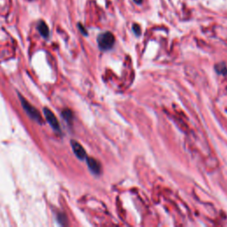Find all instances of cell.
<instances>
[{"label": "cell", "mask_w": 227, "mask_h": 227, "mask_svg": "<svg viewBox=\"0 0 227 227\" xmlns=\"http://www.w3.org/2000/svg\"><path fill=\"white\" fill-rule=\"evenodd\" d=\"M20 98H21V102H22V107H23L24 110L27 112L28 115H29L33 120H35L36 122L41 123L42 117H41V116H40L39 112L37 111L32 105H30L28 101H26L23 97H21V96H20Z\"/></svg>", "instance_id": "7a4b0ae2"}, {"label": "cell", "mask_w": 227, "mask_h": 227, "mask_svg": "<svg viewBox=\"0 0 227 227\" xmlns=\"http://www.w3.org/2000/svg\"><path fill=\"white\" fill-rule=\"evenodd\" d=\"M133 31L135 32V34L136 35H140V28L137 25V24H135L134 26H133Z\"/></svg>", "instance_id": "30bf717a"}, {"label": "cell", "mask_w": 227, "mask_h": 227, "mask_svg": "<svg viewBox=\"0 0 227 227\" xmlns=\"http://www.w3.org/2000/svg\"><path fill=\"white\" fill-rule=\"evenodd\" d=\"M71 146L73 148V151L75 155H77V157L80 160H84L86 158V152L84 149V147L77 141L71 140Z\"/></svg>", "instance_id": "277c9868"}, {"label": "cell", "mask_w": 227, "mask_h": 227, "mask_svg": "<svg viewBox=\"0 0 227 227\" xmlns=\"http://www.w3.org/2000/svg\"><path fill=\"white\" fill-rule=\"evenodd\" d=\"M87 164L91 171L94 174H100L101 171V166L100 162L94 158H87Z\"/></svg>", "instance_id": "5b68a950"}, {"label": "cell", "mask_w": 227, "mask_h": 227, "mask_svg": "<svg viewBox=\"0 0 227 227\" xmlns=\"http://www.w3.org/2000/svg\"><path fill=\"white\" fill-rule=\"evenodd\" d=\"M216 70H217V72L218 74H220V75H227V68H226L225 65L223 64V63L217 64V65L216 66Z\"/></svg>", "instance_id": "52a82bcc"}, {"label": "cell", "mask_w": 227, "mask_h": 227, "mask_svg": "<svg viewBox=\"0 0 227 227\" xmlns=\"http://www.w3.org/2000/svg\"><path fill=\"white\" fill-rule=\"evenodd\" d=\"M37 29H38V31L41 34V36H43L44 37H48V36H49V29H48L47 25L44 22H40L38 23V25H37Z\"/></svg>", "instance_id": "8992f818"}, {"label": "cell", "mask_w": 227, "mask_h": 227, "mask_svg": "<svg viewBox=\"0 0 227 227\" xmlns=\"http://www.w3.org/2000/svg\"><path fill=\"white\" fill-rule=\"evenodd\" d=\"M62 117L67 121V122H70L72 121L73 118V115H72V112L69 109H65L62 111Z\"/></svg>", "instance_id": "ba28073f"}, {"label": "cell", "mask_w": 227, "mask_h": 227, "mask_svg": "<svg viewBox=\"0 0 227 227\" xmlns=\"http://www.w3.org/2000/svg\"><path fill=\"white\" fill-rule=\"evenodd\" d=\"M44 114H45V116L47 120V122L49 123V124L55 130H60L61 127H60V123L57 120L56 116H54V114L48 108H44Z\"/></svg>", "instance_id": "3957f363"}, {"label": "cell", "mask_w": 227, "mask_h": 227, "mask_svg": "<svg viewBox=\"0 0 227 227\" xmlns=\"http://www.w3.org/2000/svg\"><path fill=\"white\" fill-rule=\"evenodd\" d=\"M134 2H135V3H137V4H141L142 0H134Z\"/></svg>", "instance_id": "7c38bea8"}, {"label": "cell", "mask_w": 227, "mask_h": 227, "mask_svg": "<svg viewBox=\"0 0 227 227\" xmlns=\"http://www.w3.org/2000/svg\"><path fill=\"white\" fill-rule=\"evenodd\" d=\"M78 27H79V29H81V31H82V32H83L84 35H86V34H87V33H86V30H84V28L82 27V25H81V24H79V25H78Z\"/></svg>", "instance_id": "8fae6325"}, {"label": "cell", "mask_w": 227, "mask_h": 227, "mask_svg": "<svg viewBox=\"0 0 227 227\" xmlns=\"http://www.w3.org/2000/svg\"><path fill=\"white\" fill-rule=\"evenodd\" d=\"M98 45L102 51L110 50L115 45V36L110 32H105L99 36Z\"/></svg>", "instance_id": "6da1fadb"}, {"label": "cell", "mask_w": 227, "mask_h": 227, "mask_svg": "<svg viewBox=\"0 0 227 227\" xmlns=\"http://www.w3.org/2000/svg\"><path fill=\"white\" fill-rule=\"evenodd\" d=\"M59 222L61 223V224H66V217L65 215H61L59 216Z\"/></svg>", "instance_id": "9c48e42d"}]
</instances>
